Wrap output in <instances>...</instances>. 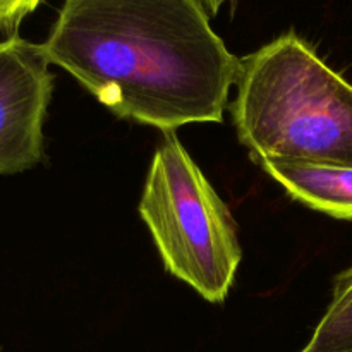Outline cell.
Here are the masks:
<instances>
[{
  "mask_svg": "<svg viewBox=\"0 0 352 352\" xmlns=\"http://www.w3.org/2000/svg\"><path fill=\"white\" fill-rule=\"evenodd\" d=\"M0 352H2V347H0Z\"/></svg>",
  "mask_w": 352,
  "mask_h": 352,
  "instance_id": "cell-9",
  "label": "cell"
},
{
  "mask_svg": "<svg viewBox=\"0 0 352 352\" xmlns=\"http://www.w3.org/2000/svg\"><path fill=\"white\" fill-rule=\"evenodd\" d=\"M199 2L203 3V7H205V10L208 12V16H215V14H219V10L222 9V6H226V3H230L234 9L237 0H199Z\"/></svg>",
  "mask_w": 352,
  "mask_h": 352,
  "instance_id": "cell-8",
  "label": "cell"
},
{
  "mask_svg": "<svg viewBox=\"0 0 352 352\" xmlns=\"http://www.w3.org/2000/svg\"><path fill=\"white\" fill-rule=\"evenodd\" d=\"M258 165L296 201L339 220H352V168L315 167L278 158H256Z\"/></svg>",
  "mask_w": 352,
  "mask_h": 352,
  "instance_id": "cell-5",
  "label": "cell"
},
{
  "mask_svg": "<svg viewBox=\"0 0 352 352\" xmlns=\"http://www.w3.org/2000/svg\"><path fill=\"white\" fill-rule=\"evenodd\" d=\"M299 352H352V267L333 278L332 301Z\"/></svg>",
  "mask_w": 352,
  "mask_h": 352,
  "instance_id": "cell-6",
  "label": "cell"
},
{
  "mask_svg": "<svg viewBox=\"0 0 352 352\" xmlns=\"http://www.w3.org/2000/svg\"><path fill=\"white\" fill-rule=\"evenodd\" d=\"M41 45L21 36L0 40V175L45 160L43 122L54 74Z\"/></svg>",
  "mask_w": 352,
  "mask_h": 352,
  "instance_id": "cell-4",
  "label": "cell"
},
{
  "mask_svg": "<svg viewBox=\"0 0 352 352\" xmlns=\"http://www.w3.org/2000/svg\"><path fill=\"white\" fill-rule=\"evenodd\" d=\"M41 3V0H0V40L17 36L21 23Z\"/></svg>",
  "mask_w": 352,
  "mask_h": 352,
  "instance_id": "cell-7",
  "label": "cell"
},
{
  "mask_svg": "<svg viewBox=\"0 0 352 352\" xmlns=\"http://www.w3.org/2000/svg\"><path fill=\"white\" fill-rule=\"evenodd\" d=\"M41 48L117 117L164 133L222 122L241 65L199 0H65Z\"/></svg>",
  "mask_w": 352,
  "mask_h": 352,
  "instance_id": "cell-1",
  "label": "cell"
},
{
  "mask_svg": "<svg viewBox=\"0 0 352 352\" xmlns=\"http://www.w3.org/2000/svg\"><path fill=\"white\" fill-rule=\"evenodd\" d=\"M138 210L165 270L208 302L226 301L243 258L236 220L174 131L155 151Z\"/></svg>",
  "mask_w": 352,
  "mask_h": 352,
  "instance_id": "cell-3",
  "label": "cell"
},
{
  "mask_svg": "<svg viewBox=\"0 0 352 352\" xmlns=\"http://www.w3.org/2000/svg\"><path fill=\"white\" fill-rule=\"evenodd\" d=\"M230 116L251 160L352 168V85L289 31L241 58Z\"/></svg>",
  "mask_w": 352,
  "mask_h": 352,
  "instance_id": "cell-2",
  "label": "cell"
}]
</instances>
